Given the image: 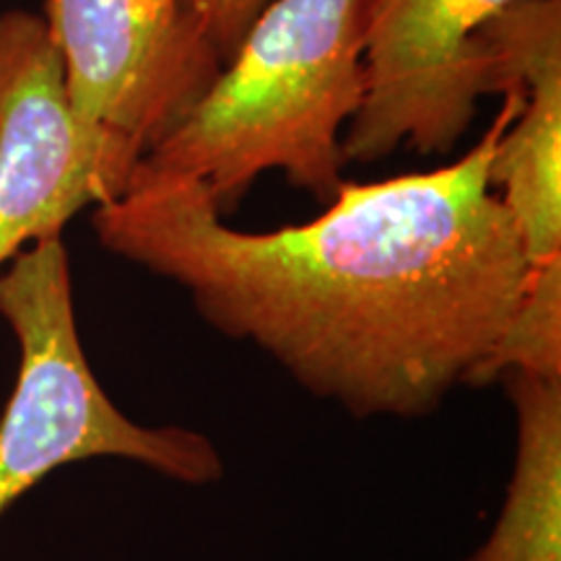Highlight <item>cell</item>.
<instances>
[{
	"label": "cell",
	"instance_id": "obj_10",
	"mask_svg": "<svg viewBox=\"0 0 561 561\" xmlns=\"http://www.w3.org/2000/svg\"><path fill=\"white\" fill-rule=\"evenodd\" d=\"M268 3L271 0H182L187 19L214 47L224 68L234 60L250 26Z\"/></svg>",
	"mask_w": 561,
	"mask_h": 561
},
{
	"label": "cell",
	"instance_id": "obj_3",
	"mask_svg": "<svg viewBox=\"0 0 561 561\" xmlns=\"http://www.w3.org/2000/svg\"><path fill=\"white\" fill-rule=\"evenodd\" d=\"M0 318L19 343V375L0 416V515L60 466L138 462L164 479L208 486L224 460L206 434L125 416L83 354L62 237L34 242L0 271Z\"/></svg>",
	"mask_w": 561,
	"mask_h": 561
},
{
	"label": "cell",
	"instance_id": "obj_8",
	"mask_svg": "<svg viewBox=\"0 0 561 561\" xmlns=\"http://www.w3.org/2000/svg\"><path fill=\"white\" fill-rule=\"evenodd\" d=\"M517 453L494 530L466 561H561V377L507 371Z\"/></svg>",
	"mask_w": 561,
	"mask_h": 561
},
{
	"label": "cell",
	"instance_id": "obj_5",
	"mask_svg": "<svg viewBox=\"0 0 561 561\" xmlns=\"http://www.w3.org/2000/svg\"><path fill=\"white\" fill-rule=\"evenodd\" d=\"M517 0H364V94L341 138L348 164L398 149L442 157L483 94L479 32Z\"/></svg>",
	"mask_w": 561,
	"mask_h": 561
},
{
	"label": "cell",
	"instance_id": "obj_9",
	"mask_svg": "<svg viewBox=\"0 0 561 561\" xmlns=\"http://www.w3.org/2000/svg\"><path fill=\"white\" fill-rule=\"evenodd\" d=\"M507 371L561 377V257L533 265L520 307L486 369V385Z\"/></svg>",
	"mask_w": 561,
	"mask_h": 561
},
{
	"label": "cell",
	"instance_id": "obj_4",
	"mask_svg": "<svg viewBox=\"0 0 561 561\" xmlns=\"http://www.w3.org/2000/svg\"><path fill=\"white\" fill-rule=\"evenodd\" d=\"M140 159L130 140L70 110L45 19L0 13V271L83 208L117 198Z\"/></svg>",
	"mask_w": 561,
	"mask_h": 561
},
{
	"label": "cell",
	"instance_id": "obj_2",
	"mask_svg": "<svg viewBox=\"0 0 561 561\" xmlns=\"http://www.w3.org/2000/svg\"><path fill=\"white\" fill-rule=\"evenodd\" d=\"M364 0H271L191 115L138 161L201 180L227 216L265 172L322 206L364 94Z\"/></svg>",
	"mask_w": 561,
	"mask_h": 561
},
{
	"label": "cell",
	"instance_id": "obj_1",
	"mask_svg": "<svg viewBox=\"0 0 561 561\" xmlns=\"http://www.w3.org/2000/svg\"><path fill=\"white\" fill-rule=\"evenodd\" d=\"M502 112L466 157L432 172L341 182L318 219L273 231L224 224L201 180L136 164L94 208L112 255L191 297L214 331L248 341L354 419H424L486 369L533 265L491 191L489 164L523 110Z\"/></svg>",
	"mask_w": 561,
	"mask_h": 561
},
{
	"label": "cell",
	"instance_id": "obj_7",
	"mask_svg": "<svg viewBox=\"0 0 561 561\" xmlns=\"http://www.w3.org/2000/svg\"><path fill=\"white\" fill-rule=\"evenodd\" d=\"M483 94L523 89V110L489 164L525 257H561V0H517L479 32Z\"/></svg>",
	"mask_w": 561,
	"mask_h": 561
},
{
	"label": "cell",
	"instance_id": "obj_6",
	"mask_svg": "<svg viewBox=\"0 0 561 561\" xmlns=\"http://www.w3.org/2000/svg\"><path fill=\"white\" fill-rule=\"evenodd\" d=\"M42 19L76 117L144 157L224 70L182 0H45Z\"/></svg>",
	"mask_w": 561,
	"mask_h": 561
}]
</instances>
